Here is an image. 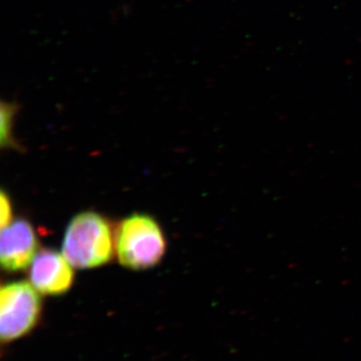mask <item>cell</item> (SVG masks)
I'll return each mask as SVG.
<instances>
[{
    "label": "cell",
    "instance_id": "6da1fadb",
    "mask_svg": "<svg viewBox=\"0 0 361 361\" xmlns=\"http://www.w3.org/2000/svg\"><path fill=\"white\" fill-rule=\"evenodd\" d=\"M116 242L108 221L96 212L78 214L63 237L61 253L73 268L90 269L110 262Z\"/></svg>",
    "mask_w": 361,
    "mask_h": 361
},
{
    "label": "cell",
    "instance_id": "7a4b0ae2",
    "mask_svg": "<svg viewBox=\"0 0 361 361\" xmlns=\"http://www.w3.org/2000/svg\"><path fill=\"white\" fill-rule=\"evenodd\" d=\"M115 240L118 262L129 269L154 267L165 254L166 240L160 226L145 214H134L123 219Z\"/></svg>",
    "mask_w": 361,
    "mask_h": 361
},
{
    "label": "cell",
    "instance_id": "3957f363",
    "mask_svg": "<svg viewBox=\"0 0 361 361\" xmlns=\"http://www.w3.org/2000/svg\"><path fill=\"white\" fill-rule=\"evenodd\" d=\"M39 292L30 282L14 281L0 291V338L2 345L25 337L39 324Z\"/></svg>",
    "mask_w": 361,
    "mask_h": 361
},
{
    "label": "cell",
    "instance_id": "277c9868",
    "mask_svg": "<svg viewBox=\"0 0 361 361\" xmlns=\"http://www.w3.org/2000/svg\"><path fill=\"white\" fill-rule=\"evenodd\" d=\"M73 268L63 253L44 249L30 264V283L44 295H63L73 285Z\"/></svg>",
    "mask_w": 361,
    "mask_h": 361
},
{
    "label": "cell",
    "instance_id": "5b68a950",
    "mask_svg": "<svg viewBox=\"0 0 361 361\" xmlns=\"http://www.w3.org/2000/svg\"><path fill=\"white\" fill-rule=\"evenodd\" d=\"M37 239L32 226L25 219L13 221L1 228L0 262L8 272L27 268L37 255Z\"/></svg>",
    "mask_w": 361,
    "mask_h": 361
},
{
    "label": "cell",
    "instance_id": "8992f818",
    "mask_svg": "<svg viewBox=\"0 0 361 361\" xmlns=\"http://www.w3.org/2000/svg\"><path fill=\"white\" fill-rule=\"evenodd\" d=\"M13 110L11 106H2L1 111V146H9L11 144V129H13Z\"/></svg>",
    "mask_w": 361,
    "mask_h": 361
},
{
    "label": "cell",
    "instance_id": "52a82bcc",
    "mask_svg": "<svg viewBox=\"0 0 361 361\" xmlns=\"http://www.w3.org/2000/svg\"><path fill=\"white\" fill-rule=\"evenodd\" d=\"M11 217H13V210H11V200L6 192L2 191L0 194V225H1V228H4L13 222Z\"/></svg>",
    "mask_w": 361,
    "mask_h": 361
}]
</instances>
